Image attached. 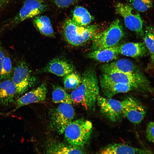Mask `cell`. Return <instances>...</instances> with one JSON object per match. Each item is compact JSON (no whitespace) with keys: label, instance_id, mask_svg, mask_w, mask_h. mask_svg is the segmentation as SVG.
I'll return each mask as SVG.
<instances>
[{"label":"cell","instance_id":"cell-1","mask_svg":"<svg viewBox=\"0 0 154 154\" xmlns=\"http://www.w3.org/2000/svg\"><path fill=\"white\" fill-rule=\"evenodd\" d=\"M99 91L96 72L89 68L84 71L81 83L70 95L73 103L80 104L86 110L92 111L95 108Z\"/></svg>","mask_w":154,"mask_h":154},{"label":"cell","instance_id":"cell-2","mask_svg":"<svg viewBox=\"0 0 154 154\" xmlns=\"http://www.w3.org/2000/svg\"><path fill=\"white\" fill-rule=\"evenodd\" d=\"M98 28L97 25L81 26L76 24L72 19H68L64 23L63 34L69 44L78 46L92 40L98 33Z\"/></svg>","mask_w":154,"mask_h":154},{"label":"cell","instance_id":"cell-3","mask_svg":"<svg viewBox=\"0 0 154 154\" xmlns=\"http://www.w3.org/2000/svg\"><path fill=\"white\" fill-rule=\"evenodd\" d=\"M92 129V124L90 121L80 118L72 121L64 133L69 144L81 148L88 142Z\"/></svg>","mask_w":154,"mask_h":154},{"label":"cell","instance_id":"cell-4","mask_svg":"<svg viewBox=\"0 0 154 154\" xmlns=\"http://www.w3.org/2000/svg\"><path fill=\"white\" fill-rule=\"evenodd\" d=\"M124 36L123 28L119 21H114L104 31L97 33L92 40V49L93 50H99L114 46Z\"/></svg>","mask_w":154,"mask_h":154},{"label":"cell","instance_id":"cell-5","mask_svg":"<svg viewBox=\"0 0 154 154\" xmlns=\"http://www.w3.org/2000/svg\"><path fill=\"white\" fill-rule=\"evenodd\" d=\"M74 116V110L71 104L60 103L49 111V127L59 134L63 133L66 128L72 121Z\"/></svg>","mask_w":154,"mask_h":154},{"label":"cell","instance_id":"cell-6","mask_svg":"<svg viewBox=\"0 0 154 154\" xmlns=\"http://www.w3.org/2000/svg\"><path fill=\"white\" fill-rule=\"evenodd\" d=\"M11 80L16 87L18 96L23 95L36 83V77L24 60L18 62L14 68Z\"/></svg>","mask_w":154,"mask_h":154},{"label":"cell","instance_id":"cell-7","mask_svg":"<svg viewBox=\"0 0 154 154\" xmlns=\"http://www.w3.org/2000/svg\"><path fill=\"white\" fill-rule=\"evenodd\" d=\"M133 9L130 5L120 3L115 5L116 13L123 17L126 27L138 37L142 38L144 35L143 21L140 14Z\"/></svg>","mask_w":154,"mask_h":154},{"label":"cell","instance_id":"cell-8","mask_svg":"<svg viewBox=\"0 0 154 154\" xmlns=\"http://www.w3.org/2000/svg\"><path fill=\"white\" fill-rule=\"evenodd\" d=\"M110 82L138 86L143 91H150L148 81L141 73L130 74L117 72L103 73L100 76Z\"/></svg>","mask_w":154,"mask_h":154},{"label":"cell","instance_id":"cell-9","mask_svg":"<svg viewBox=\"0 0 154 154\" xmlns=\"http://www.w3.org/2000/svg\"><path fill=\"white\" fill-rule=\"evenodd\" d=\"M123 116L131 122L140 123L145 117L146 110L145 107L136 98L127 97L121 101Z\"/></svg>","mask_w":154,"mask_h":154},{"label":"cell","instance_id":"cell-10","mask_svg":"<svg viewBox=\"0 0 154 154\" xmlns=\"http://www.w3.org/2000/svg\"><path fill=\"white\" fill-rule=\"evenodd\" d=\"M96 102L101 113L110 121L117 122L123 117L121 101L99 95Z\"/></svg>","mask_w":154,"mask_h":154},{"label":"cell","instance_id":"cell-11","mask_svg":"<svg viewBox=\"0 0 154 154\" xmlns=\"http://www.w3.org/2000/svg\"><path fill=\"white\" fill-rule=\"evenodd\" d=\"M47 6L41 0H26L19 13L13 21L17 24L28 19L35 17L47 10Z\"/></svg>","mask_w":154,"mask_h":154},{"label":"cell","instance_id":"cell-12","mask_svg":"<svg viewBox=\"0 0 154 154\" xmlns=\"http://www.w3.org/2000/svg\"><path fill=\"white\" fill-rule=\"evenodd\" d=\"M47 93L46 85L44 83H42L18 98L15 101V106L14 108L7 113L6 115H9L25 105L44 101L45 99Z\"/></svg>","mask_w":154,"mask_h":154},{"label":"cell","instance_id":"cell-13","mask_svg":"<svg viewBox=\"0 0 154 154\" xmlns=\"http://www.w3.org/2000/svg\"><path fill=\"white\" fill-rule=\"evenodd\" d=\"M100 83L102 92L105 97L112 98L120 93L133 90L143 91L139 87L130 84L114 82L100 77Z\"/></svg>","mask_w":154,"mask_h":154},{"label":"cell","instance_id":"cell-14","mask_svg":"<svg viewBox=\"0 0 154 154\" xmlns=\"http://www.w3.org/2000/svg\"><path fill=\"white\" fill-rule=\"evenodd\" d=\"M73 65L68 61L59 58H54L38 72H49L60 76H64L74 70Z\"/></svg>","mask_w":154,"mask_h":154},{"label":"cell","instance_id":"cell-15","mask_svg":"<svg viewBox=\"0 0 154 154\" xmlns=\"http://www.w3.org/2000/svg\"><path fill=\"white\" fill-rule=\"evenodd\" d=\"M103 73L117 72L130 74L141 73L138 67L131 61L125 59L106 63L102 65Z\"/></svg>","mask_w":154,"mask_h":154},{"label":"cell","instance_id":"cell-16","mask_svg":"<svg viewBox=\"0 0 154 154\" xmlns=\"http://www.w3.org/2000/svg\"><path fill=\"white\" fill-rule=\"evenodd\" d=\"M98 153L102 154H151V151L135 147L122 143H114L102 148Z\"/></svg>","mask_w":154,"mask_h":154},{"label":"cell","instance_id":"cell-17","mask_svg":"<svg viewBox=\"0 0 154 154\" xmlns=\"http://www.w3.org/2000/svg\"><path fill=\"white\" fill-rule=\"evenodd\" d=\"M18 96L15 85L11 79L0 81V105L7 106L15 102Z\"/></svg>","mask_w":154,"mask_h":154},{"label":"cell","instance_id":"cell-18","mask_svg":"<svg viewBox=\"0 0 154 154\" xmlns=\"http://www.w3.org/2000/svg\"><path fill=\"white\" fill-rule=\"evenodd\" d=\"M119 45L104 48L100 49L93 50L88 54L87 56L92 59L102 62H108L115 60L119 54Z\"/></svg>","mask_w":154,"mask_h":154},{"label":"cell","instance_id":"cell-19","mask_svg":"<svg viewBox=\"0 0 154 154\" xmlns=\"http://www.w3.org/2000/svg\"><path fill=\"white\" fill-rule=\"evenodd\" d=\"M119 54L133 58L142 57L147 54V49L142 42H128L119 45Z\"/></svg>","mask_w":154,"mask_h":154},{"label":"cell","instance_id":"cell-20","mask_svg":"<svg viewBox=\"0 0 154 154\" xmlns=\"http://www.w3.org/2000/svg\"><path fill=\"white\" fill-rule=\"evenodd\" d=\"M47 153L52 154H82L84 151L80 147L59 142L49 144L47 148Z\"/></svg>","mask_w":154,"mask_h":154},{"label":"cell","instance_id":"cell-21","mask_svg":"<svg viewBox=\"0 0 154 154\" xmlns=\"http://www.w3.org/2000/svg\"><path fill=\"white\" fill-rule=\"evenodd\" d=\"M34 18L33 23L42 34L48 37H53L54 30L49 18L45 15H38Z\"/></svg>","mask_w":154,"mask_h":154},{"label":"cell","instance_id":"cell-22","mask_svg":"<svg viewBox=\"0 0 154 154\" xmlns=\"http://www.w3.org/2000/svg\"><path fill=\"white\" fill-rule=\"evenodd\" d=\"M93 19V17L83 7L78 6L73 11L72 20L79 25L83 26L88 25Z\"/></svg>","mask_w":154,"mask_h":154},{"label":"cell","instance_id":"cell-23","mask_svg":"<svg viewBox=\"0 0 154 154\" xmlns=\"http://www.w3.org/2000/svg\"><path fill=\"white\" fill-rule=\"evenodd\" d=\"M52 101L55 103H65L72 104L73 101L71 96L63 88L59 86H53Z\"/></svg>","mask_w":154,"mask_h":154},{"label":"cell","instance_id":"cell-24","mask_svg":"<svg viewBox=\"0 0 154 154\" xmlns=\"http://www.w3.org/2000/svg\"><path fill=\"white\" fill-rule=\"evenodd\" d=\"M64 86L68 90H73L76 88L80 84L82 77L78 73L72 72L64 76Z\"/></svg>","mask_w":154,"mask_h":154},{"label":"cell","instance_id":"cell-25","mask_svg":"<svg viewBox=\"0 0 154 154\" xmlns=\"http://www.w3.org/2000/svg\"><path fill=\"white\" fill-rule=\"evenodd\" d=\"M145 44L151 54V60H154V30L152 26L147 27L143 37Z\"/></svg>","mask_w":154,"mask_h":154},{"label":"cell","instance_id":"cell-26","mask_svg":"<svg viewBox=\"0 0 154 154\" xmlns=\"http://www.w3.org/2000/svg\"><path fill=\"white\" fill-rule=\"evenodd\" d=\"M13 69L10 57L5 54L2 65L0 74V81L11 78Z\"/></svg>","mask_w":154,"mask_h":154},{"label":"cell","instance_id":"cell-27","mask_svg":"<svg viewBox=\"0 0 154 154\" xmlns=\"http://www.w3.org/2000/svg\"><path fill=\"white\" fill-rule=\"evenodd\" d=\"M133 8L139 12H145L153 6V0H128Z\"/></svg>","mask_w":154,"mask_h":154},{"label":"cell","instance_id":"cell-28","mask_svg":"<svg viewBox=\"0 0 154 154\" xmlns=\"http://www.w3.org/2000/svg\"><path fill=\"white\" fill-rule=\"evenodd\" d=\"M154 124L153 121H149L147 124L146 129V136L148 141L153 143L154 141Z\"/></svg>","mask_w":154,"mask_h":154},{"label":"cell","instance_id":"cell-29","mask_svg":"<svg viewBox=\"0 0 154 154\" xmlns=\"http://www.w3.org/2000/svg\"><path fill=\"white\" fill-rule=\"evenodd\" d=\"M78 0H53L54 3L59 7H68L76 2Z\"/></svg>","mask_w":154,"mask_h":154},{"label":"cell","instance_id":"cell-30","mask_svg":"<svg viewBox=\"0 0 154 154\" xmlns=\"http://www.w3.org/2000/svg\"><path fill=\"white\" fill-rule=\"evenodd\" d=\"M5 54L3 49L2 47H0V74L2 64Z\"/></svg>","mask_w":154,"mask_h":154},{"label":"cell","instance_id":"cell-31","mask_svg":"<svg viewBox=\"0 0 154 154\" xmlns=\"http://www.w3.org/2000/svg\"><path fill=\"white\" fill-rule=\"evenodd\" d=\"M9 0H0V8L7 3Z\"/></svg>","mask_w":154,"mask_h":154}]
</instances>
